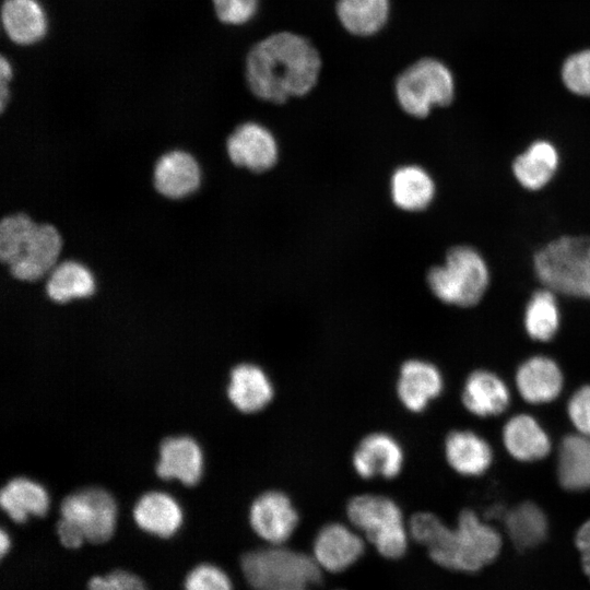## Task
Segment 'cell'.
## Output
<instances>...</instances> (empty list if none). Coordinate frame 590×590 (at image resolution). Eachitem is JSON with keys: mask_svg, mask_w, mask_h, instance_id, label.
I'll return each mask as SVG.
<instances>
[{"mask_svg": "<svg viewBox=\"0 0 590 590\" xmlns=\"http://www.w3.org/2000/svg\"><path fill=\"white\" fill-rule=\"evenodd\" d=\"M244 80L257 99L284 105L303 98L319 85L323 58L308 36L281 30L255 40L244 58Z\"/></svg>", "mask_w": 590, "mask_h": 590, "instance_id": "6da1fadb", "label": "cell"}, {"mask_svg": "<svg viewBox=\"0 0 590 590\" xmlns=\"http://www.w3.org/2000/svg\"><path fill=\"white\" fill-rule=\"evenodd\" d=\"M408 529L416 542L427 547L437 565L456 571L481 570L496 559L503 544L497 530L469 509L461 511L456 528H449L434 514L417 512Z\"/></svg>", "mask_w": 590, "mask_h": 590, "instance_id": "7a4b0ae2", "label": "cell"}, {"mask_svg": "<svg viewBox=\"0 0 590 590\" xmlns=\"http://www.w3.org/2000/svg\"><path fill=\"white\" fill-rule=\"evenodd\" d=\"M533 270L555 294L590 300V236L564 235L533 255Z\"/></svg>", "mask_w": 590, "mask_h": 590, "instance_id": "3957f363", "label": "cell"}, {"mask_svg": "<svg viewBox=\"0 0 590 590\" xmlns=\"http://www.w3.org/2000/svg\"><path fill=\"white\" fill-rule=\"evenodd\" d=\"M396 103L408 116L424 119L434 108L449 106L456 95L449 67L433 56H421L402 68L392 81Z\"/></svg>", "mask_w": 590, "mask_h": 590, "instance_id": "277c9868", "label": "cell"}, {"mask_svg": "<svg viewBox=\"0 0 590 590\" xmlns=\"http://www.w3.org/2000/svg\"><path fill=\"white\" fill-rule=\"evenodd\" d=\"M426 280L430 292L444 304L472 307L487 292L491 271L477 249L458 245L447 251L441 264L429 269Z\"/></svg>", "mask_w": 590, "mask_h": 590, "instance_id": "5b68a950", "label": "cell"}, {"mask_svg": "<svg viewBox=\"0 0 590 590\" xmlns=\"http://www.w3.org/2000/svg\"><path fill=\"white\" fill-rule=\"evenodd\" d=\"M117 507L105 489L88 487L64 497L60 505L57 536L67 548H79L85 542L101 544L114 534Z\"/></svg>", "mask_w": 590, "mask_h": 590, "instance_id": "8992f818", "label": "cell"}, {"mask_svg": "<svg viewBox=\"0 0 590 590\" xmlns=\"http://www.w3.org/2000/svg\"><path fill=\"white\" fill-rule=\"evenodd\" d=\"M240 568L253 590H307L322 579L317 560L279 546L245 553Z\"/></svg>", "mask_w": 590, "mask_h": 590, "instance_id": "52a82bcc", "label": "cell"}, {"mask_svg": "<svg viewBox=\"0 0 590 590\" xmlns=\"http://www.w3.org/2000/svg\"><path fill=\"white\" fill-rule=\"evenodd\" d=\"M352 524L374 544L386 558L403 556L408 546V530L399 505L376 494L353 497L346 507Z\"/></svg>", "mask_w": 590, "mask_h": 590, "instance_id": "ba28073f", "label": "cell"}, {"mask_svg": "<svg viewBox=\"0 0 590 590\" xmlns=\"http://www.w3.org/2000/svg\"><path fill=\"white\" fill-rule=\"evenodd\" d=\"M63 248L60 231L47 222H36L7 266L10 275L22 282L46 278L59 262Z\"/></svg>", "mask_w": 590, "mask_h": 590, "instance_id": "9c48e42d", "label": "cell"}, {"mask_svg": "<svg viewBox=\"0 0 590 590\" xmlns=\"http://www.w3.org/2000/svg\"><path fill=\"white\" fill-rule=\"evenodd\" d=\"M226 153L235 166L252 173H263L276 164L279 144L266 126L257 121H245L227 137Z\"/></svg>", "mask_w": 590, "mask_h": 590, "instance_id": "30bf717a", "label": "cell"}, {"mask_svg": "<svg viewBox=\"0 0 590 590\" xmlns=\"http://www.w3.org/2000/svg\"><path fill=\"white\" fill-rule=\"evenodd\" d=\"M201 180L199 162L190 152L181 149L161 154L152 169L155 191L172 201L190 197L200 188Z\"/></svg>", "mask_w": 590, "mask_h": 590, "instance_id": "8fae6325", "label": "cell"}, {"mask_svg": "<svg viewBox=\"0 0 590 590\" xmlns=\"http://www.w3.org/2000/svg\"><path fill=\"white\" fill-rule=\"evenodd\" d=\"M249 523L258 536L279 545L288 540L295 531L298 512L285 493L267 491L252 502Z\"/></svg>", "mask_w": 590, "mask_h": 590, "instance_id": "7c38bea8", "label": "cell"}, {"mask_svg": "<svg viewBox=\"0 0 590 590\" xmlns=\"http://www.w3.org/2000/svg\"><path fill=\"white\" fill-rule=\"evenodd\" d=\"M404 452L400 442L382 432L365 436L352 456L354 471L363 479L396 477L402 470Z\"/></svg>", "mask_w": 590, "mask_h": 590, "instance_id": "4fadbf2b", "label": "cell"}, {"mask_svg": "<svg viewBox=\"0 0 590 590\" xmlns=\"http://www.w3.org/2000/svg\"><path fill=\"white\" fill-rule=\"evenodd\" d=\"M444 389L439 369L423 359H409L402 364L397 380V396L411 412H422Z\"/></svg>", "mask_w": 590, "mask_h": 590, "instance_id": "5bb4252c", "label": "cell"}, {"mask_svg": "<svg viewBox=\"0 0 590 590\" xmlns=\"http://www.w3.org/2000/svg\"><path fill=\"white\" fill-rule=\"evenodd\" d=\"M364 553L363 539L347 526H323L314 541L315 559L328 571L339 573L353 565Z\"/></svg>", "mask_w": 590, "mask_h": 590, "instance_id": "9a60e30c", "label": "cell"}, {"mask_svg": "<svg viewBox=\"0 0 590 590\" xmlns=\"http://www.w3.org/2000/svg\"><path fill=\"white\" fill-rule=\"evenodd\" d=\"M560 165L556 145L546 139L532 141L511 163L516 181L526 190L539 191L555 177Z\"/></svg>", "mask_w": 590, "mask_h": 590, "instance_id": "2e32d148", "label": "cell"}, {"mask_svg": "<svg viewBox=\"0 0 590 590\" xmlns=\"http://www.w3.org/2000/svg\"><path fill=\"white\" fill-rule=\"evenodd\" d=\"M392 8V0H335L334 14L349 35L371 38L389 25Z\"/></svg>", "mask_w": 590, "mask_h": 590, "instance_id": "e0dca14e", "label": "cell"}, {"mask_svg": "<svg viewBox=\"0 0 590 590\" xmlns=\"http://www.w3.org/2000/svg\"><path fill=\"white\" fill-rule=\"evenodd\" d=\"M227 396L238 411L256 413L270 404L274 397V386L261 367L244 363L232 369Z\"/></svg>", "mask_w": 590, "mask_h": 590, "instance_id": "ac0fdd59", "label": "cell"}, {"mask_svg": "<svg viewBox=\"0 0 590 590\" xmlns=\"http://www.w3.org/2000/svg\"><path fill=\"white\" fill-rule=\"evenodd\" d=\"M1 23L7 37L20 46L35 45L48 32V17L38 0H4Z\"/></svg>", "mask_w": 590, "mask_h": 590, "instance_id": "d6986e66", "label": "cell"}, {"mask_svg": "<svg viewBox=\"0 0 590 590\" xmlns=\"http://www.w3.org/2000/svg\"><path fill=\"white\" fill-rule=\"evenodd\" d=\"M202 452L199 445L188 436L169 437L160 447L156 473L164 480L176 479L192 486L202 474Z\"/></svg>", "mask_w": 590, "mask_h": 590, "instance_id": "ffe728a7", "label": "cell"}, {"mask_svg": "<svg viewBox=\"0 0 590 590\" xmlns=\"http://www.w3.org/2000/svg\"><path fill=\"white\" fill-rule=\"evenodd\" d=\"M516 385L521 397L534 404L553 401L563 387V374L550 357L533 356L524 361L516 373Z\"/></svg>", "mask_w": 590, "mask_h": 590, "instance_id": "44dd1931", "label": "cell"}, {"mask_svg": "<svg viewBox=\"0 0 590 590\" xmlns=\"http://www.w3.org/2000/svg\"><path fill=\"white\" fill-rule=\"evenodd\" d=\"M133 519L144 532L168 539L181 527L182 511L168 494L150 492L138 499L133 508Z\"/></svg>", "mask_w": 590, "mask_h": 590, "instance_id": "7402d4cb", "label": "cell"}, {"mask_svg": "<svg viewBox=\"0 0 590 590\" xmlns=\"http://www.w3.org/2000/svg\"><path fill=\"white\" fill-rule=\"evenodd\" d=\"M510 393L505 382L488 370H475L465 380L462 403L482 417L498 415L506 410Z\"/></svg>", "mask_w": 590, "mask_h": 590, "instance_id": "603a6c76", "label": "cell"}, {"mask_svg": "<svg viewBox=\"0 0 590 590\" xmlns=\"http://www.w3.org/2000/svg\"><path fill=\"white\" fill-rule=\"evenodd\" d=\"M390 194L399 209L418 212L427 209L433 202L436 185L430 174L423 167L405 165L392 174Z\"/></svg>", "mask_w": 590, "mask_h": 590, "instance_id": "cb8c5ba5", "label": "cell"}, {"mask_svg": "<svg viewBox=\"0 0 590 590\" xmlns=\"http://www.w3.org/2000/svg\"><path fill=\"white\" fill-rule=\"evenodd\" d=\"M96 281L92 271L82 262L67 259L59 261L46 276L45 293L58 304L92 296Z\"/></svg>", "mask_w": 590, "mask_h": 590, "instance_id": "d4e9b609", "label": "cell"}, {"mask_svg": "<svg viewBox=\"0 0 590 590\" xmlns=\"http://www.w3.org/2000/svg\"><path fill=\"white\" fill-rule=\"evenodd\" d=\"M445 456L458 473L475 476L491 465L493 453L485 439L470 430H453L445 440Z\"/></svg>", "mask_w": 590, "mask_h": 590, "instance_id": "484cf974", "label": "cell"}, {"mask_svg": "<svg viewBox=\"0 0 590 590\" xmlns=\"http://www.w3.org/2000/svg\"><path fill=\"white\" fill-rule=\"evenodd\" d=\"M503 441L507 451L520 461L540 460L551 448L544 428L534 417L526 414L516 415L506 423Z\"/></svg>", "mask_w": 590, "mask_h": 590, "instance_id": "4316f807", "label": "cell"}, {"mask_svg": "<svg viewBox=\"0 0 590 590\" xmlns=\"http://www.w3.org/2000/svg\"><path fill=\"white\" fill-rule=\"evenodd\" d=\"M557 476L568 491L590 488V437L582 434L563 438L557 457Z\"/></svg>", "mask_w": 590, "mask_h": 590, "instance_id": "83f0119b", "label": "cell"}, {"mask_svg": "<svg viewBox=\"0 0 590 590\" xmlns=\"http://www.w3.org/2000/svg\"><path fill=\"white\" fill-rule=\"evenodd\" d=\"M0 505L14 522L23 523L31 516H45L49 508V497L38 483L15 477L1 489Z\"/></svg>", "mask_w": 590, "mask_h": 590, "instance_id": "f1b7e54d", "label": "cell"}, {"mask_svg": "<svg viewBox=\"0 0 590 590\" xmlns=\"http://www.w3.org/2000/svg\"><path fill=\"white\" fill-rule=\"evenodd\" d=\"M507 535L519 551L536 547L547 536L548 521L543 510L531 502L507 510L504 519Z\"/></svg>", "mask_w": 590, "mask_h": 590, "instance_id": "f546056e", "label": "cell"}, {"mask_svg": "<svg viewBox=\"0 0 590 590\" xmlns=\"http://www.w3.org/2000/svg\"><path fill=\"white\" fill-rule=\"evenodd\" d=\"M560 311L556 294L548 288L535 291L529 298L523 314L528 335L536 341H548L558 331Z\"/></svg>", "mask_w": 590, "mask_h": 590, "instance_id": "4dcf8cb0", "label": "cell"}, {"mask_svg": "<svg viewBox=\"0 0 590 590\" xmlns=\"http://www.w3.org/2000/svg\"><path fill=\"white\" fill-rule=\"evenodd\" d=\"M37 221L26 212H14L0 222V261L8 266L19 246L31 232Z\"/></svg>", "mask_w": 590, "mask_h": 590, "instance_id": "1f68e13d", "label": "cell"}, {"mask_svg": "<svg viewBox=\"0 0 590 590\" xmlns=\"http://www.w3.org/2000/svg\"><path fill=\"white\" fill-rule=\"evenodd\" d=\"M211 3L220 23L241 27L260 13L262 0H211Z\"/></svg>", "mask_w": 590, "mask_h": 590, "instance_id": "d6a6232c", "label": "cell"}, {"mask_svg": "<svg viewBox=\"0 0 590 590\" xmlns=\"http://www.w3.org/2000/svg\"><path fill=\"white\" fill-rule=\"evenodd\" d=\"M562 80L571 93L590 96V50L568 57L562 67Z\"/></svg>", "mask_w": 590, "mask_h": 590, "instance_id": "836d02e7", "label": "cell"}, {"mask_svg": "<svg viewBox=\"0 0 590 590\" xmlns=\"http://www.w3.org/2000/svg\"><path fill=\"white\" fill-rule=\"evenodd\" d=\"M184 590H233L228 575L219 566L203 563L186 575Z\"/></svg>", "mask_w": 590, "mask_h": 590, "instance_id": "e575fe53", "label": "cell"}, {"mask_svg": "<svg viewBox=\"0 0 590 590\" xmlns=\"http://www.w3.org/2000/svg\"><path fill=\"white\" fill-rule=\"evenodd\" d=\"M87 590H148L144 581L135 574L115 569L106 575L93 576L87 581Z\"/></svg>", "mask_w": 590, "mask_h": 590, "instance_id": "d590c367", "label": "cell"}, {"mask_svg": "<svg viewBox=\"0 0 590 590\" xmlns=\"http://www.w3.org/2000/svg\"><path fill=\"white\" fill-rule=\"evenodd\" d=\"M568 416L580 434L590 437V386L579 388L570 397Z\"/></svg>", "mask_w": 590, "mask_h": 590, "instance_id": "8d00e7d4", "label": "cell"}, {"mask_svg": "<svg viewBox=\"0 0 590 590\" xmlns=\"http://www.w3.org/2000/svg\"><path fill=\"white\" fill-rule=\"evenodd\" d=\"M575 543L580 552L582 569L590 579V519L578 529Z\"/></svg>", "mask_w": 590, "mask_h": 590, "instance_id": "74e56055", "label": "cell"}, {"mask_svg": "<svg viewBox=\"0 0 590 590\" xmlns=\"http://www.w3.org/2000/svg\"><path fill=\"white\" fill-rule=\"evenodd\" d=\"M13 78V67L5 57L0 58V111L3 113L10 102V82Z\"/></svg>", "mask_w": 590, "mask_h": 590, "instance_id": "f35d334b", "label": "cell"}, {"mask_svg": "<svg viewBox=\"0 0 590 590\" xmlns=\"http://www.w3.org/2000/svg\"><path fill=\"white\" fill-rule=\"evenodd\" d=\"M507 510L502 505L497 504L488 508L486 517L489 519H504Z\"/></svg>", "mask_w": 590, "mask_h": 590, "instance_id": "ab89813d", "label": "cell"}, {"mask_svg": "<svg viewBox=\"0 0 590 590\" xmlns=\"http://www.w3.org/2000/svg\"><path fill=\"white\" fill-rule=\"evenodd\" d=\"M10 545H11V542H10V538H9L8 533L4 530H1L0 531V553H1V557H4V555L8 553V551L10 550Z\"/></svg>", "mask_w": 590, "mask_h": 590, "instance_id": "60d3db41", "label": "cell"}]
</instances>
